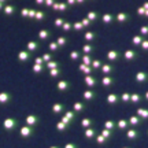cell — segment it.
<instances>
[{
	"label": "cell",
	"mask_w": 148,
	"mask_h": 148,
	"mask_svg": "<svg viewBox=\"0 0 148 148\" xmlns=\"http://www.w3.org/2000/svg\"><path fill=\"white\" fill-rule=\"evenodd\" d=\"M4 11L7 14H11V12H14V7H12V5H7V8H5Z\"/></svg>",
	"instance_id": "17"
},
{
	"label": "cell",
	"mask_w": 148,
	"mask_h": 148,
	"mask_svg": "<svg viewBox=\"0 0 148 148\" xmlns=\"http://www.w3.org/2000/svg\"><path fill=\"white\" fill-rule=\"evenodd\" d=\"M38 36H40V38H42V40H44V38H47V37L49 36V33H48L47 30H41V32H40V34H38Z\"/></svg>",
	"instance_id": "10"
},
{
	"label": "cell",
	"mask_w": 148,
	"mask_h": 148,
	"mask_svg": "<svg viewBox=\"0 0 148 148\" xmlns=\"http://www.w3.org/2000/svg\"><path fill=\"white\" fill-rule=\"evenodd\" d=\"M90 51H92V47H90V45H85L84 47V52H90Z\"/></svg>",
	"instance_id": "21"
},
{
	"label": "cell",
	"mask_w": 148,
	"mask_h": 148,
	"mask_svg": "<svg viewBox=\"0 0 148 148\" xmlns=\"http://www.w3.org/2000/svg\"><path fill=\"white\" fill-rule=\"evenodd\" d=\"M93 134H95V132H93V129H88V130H86V132H85V136H86V137H93Z\"/></svg>",
	"instance_id": "11"
},
{
	"label": "cell",
	"mask_w": 148,
	"mask_h": 148,
	"mask_svg": "<svg viewBox=\"0 0 148 148\" xmlns=\"http://www.w3.org/2000/svg\"><path fill=\"white\" fill-rule=\"evenodd\" d=\"M41 70H42V67L40 64H34V66H33V71H34V73H40Z\"/></svg>",
	"instance_id": "14"
},
{
	"label": "cell",
	"mask_w": 148,
	"mask_h": 148,
	"mask_svg": "<svg viewBox=\"0 0 148 148\" xmlns=\"http://www.w3.org/2000/svg\"><path fill=\"white\" fill-rule=\"evenodd\" d=\"M64 148H77V147H75L74 144H67V145H66Z\"/></svg>",
	"instance_id": "28"
},
{
	"label": "cell",
	"mask_w": 148,
	"mask_h": 148,
	"mask_svg": "<svg viewBox=\"0 0 148 148\" xmlns=\"http://www.w3.org/2000/svg\"><path fill=\"white\" fill-rule=\"evenodd\" d=\"M41 58H42V60L45 62V60H49V59H51V55H49V53H47V55H42Z\"/></svg>",
	"instance_id": "22"
},
{
	"label": "cell",
	"mask_w": 148,
	"mask_h": 148,
	"mask_svg": "<svg viewBox=\"0 0 148 148\" xmlns=\"http://www.w3.org/2000/svg\"><path fill=\"white\" fill-rule=\"evenodd\" d=\"M74 108H75L77 111L82 110V108H84V104H81V103H75V104H74Z\"/></svg>",
	"instance_id": "16"
},
{
	"label": "cell",
	"mask_w": 148,
	"mask_h": 148,
	"mask_svg": "<svg viewBox=\"0 0 148 148\" xmlns=\"http://www.w3.org/2000/svg\"><path fill=\"white\" fill-rule=\"evenodd\" d=\"M85 38H86V40H90V38H93V34H92V33H86Z\"/></svg>",
	"instance_id": "27"
},
{
	"label": "cell",
	"mask_w": 148,
	"mask_h": 148,
	"mask_svg": "<svg viewBox=\"0 0 148 148\" xmlns=\"http://www.w3.org/2000/svg\"><path fill=\"white\" fill-rule=\"evenodd\" d=\"M63 44H66V38H64V37H60L58 40V45H63Z\"/></svg>",
	"instance_id": "19"
},
{
	"label": "cell",
	"mask_w": 148,
	"mask_h": 148,
	"mask_svg": "<svg viewBox=\"0 0 148 148\" xmlns=\"http://www.w3.org/2000/svg\"><path fill=\"white\" fill-rule=\"evenodd\" d=\"M63 110V106H62V104H55V106H53V111H55V112H59V111H62Z\"/></svg>",
	"instance_id": "13"
},
{
	"label": "cell",
	"mask_w": 148,
	"mask_h": 148,
	"mask_svg": "<svg viewBox=\"0 0 148 148\" xmlns=\"http://www.w3.org/2000/svg\"><path fill=\"white\" fill-rule=\"evenodd\" d=\"M37 122H38V118L36 115H29L26 116V123L29 126H33V125H36Z\"/></svg>",
	"instance_id": "5"
},
{
	"label": "cell",
	"mask_w": 148,
	"mask_h": 148,
	"mask_svg": "<svg viewBox=\"0 0 148 148\" xmlns=\"http://www.w3.org/2000/svg\"><path fill=\"white\" fill-rule=\"evenodd\" d=\"M69 125V123H67ZM58 129L59 130H64L66 129V122H60V123H58Z\"/></svg>",
	"instance_id": "15"
},
{
	"label": "cell",
	"mask_w": 148,
	"mask_h": 148,
	"mask_svg": "<svg viewBox=\"0 0 148 148\" xmlns=\"http://www.w3.org/2000/svg\"><path fill=\"white\" fill-rule=\"evenodd\" d=\"M84 96L86 99H92V97H93V93H92V92H85Z\"/></svg>",
	"instance_id": "20"
},
{
	"label": "cell",
	"mask_w": 148,
	"mask_h": 148,
	"mask_svg": "<svg viewBox=\"0 0 148 148\" xmlns=\"http://www.w3.org/2000/svg\"><path fill=\"white\" fill-rule=\"evenodd\" d=\"M47 67H48V69H55V67L58 69V62H55V60H51V62L47 64Z\"/></svg>",
	"instance_id": "8"
},
{
	"label": "cell",
	"mask_w": 148,
	"mask_h": 148,
	"mask_svg": "<svg viewBox=\"0 0 148 148\" xmlns=\"http://www.w3.org/2000/svg\"><path fill=\"white\" fill-rule=\"evenodd\" d=\"M88 125H90V121H88V119H84V121H82V126H88Z\"/></svg>",
	"instance_id": "25"
},
{
	"label": "cell",
	"mask_w": 148,
	"mask_h": 148,
	"mask_svg": "<svg viewBox=\"0 0 148 148\" xmlns=\"http://www.w3.org/2000/svg\"><path fill=\"white\" fill-rule=\"evenodd\" d=\"M29 58H30V52L29 51H21L18 53V60L19 62H26Z\"/></svg>",
	"instance_id": "3"
},
{
	"label": "cell",
	"mask_w": 148,
	"mask_h": 148,
	"mask_svg": "<svg viewBox=\"0 0 148 148\" xmlns=\"http://www.w3.org/2000/svg\"><path fill=\"white\" fill-rule=\"evenodd\" d=\"M10 100H11L10 93H5V92L0 93V103H1V104H5V103H8Z\"/></svg>",
	"instance_id": "4"
},
{
	"label": "cell",
	"mask_w": 148,
	"mask_h": 148,
	"mask_svg": "<svg viewBox=\"0 0 148 148\" xmlns=\"http://www.w3.org/2000/svg\"><path fill=\"white\" fill-rule=\"evenodd\" d=\"M82 60H84L85 64H89V63H90V59L88 58V56H84V59H82Z\"/></svg>",
	"instance_id": "23"
},
{
	"label": "cell",
	"mask_w": 148,
	"mask_h": 148,
	"mask_svg": "<svg viewBox=\"0 0 148 148\" xmlns=\"http://www.w3.org/2000/svg\"><path fill=\"white\" fill-rule=\"evenodd\" d=\"M42 63H44L42 58H37V59H36V64H42Z\"/></svg>",
	"instance_id": "24"
},
{
	"label": "cell",
	"mask_w": 148,
	"mask_h": 148,
	"mask_svg": "<svg viewBox=\"0 0 148 148\" xmlns=\"http://www.w3.org/2000/svg\"><path fill=\"white\" fill-rule=\"evenodd\" d=\"M59 74H60V71H59L58 69H52V70H51V75H52V77H55V75H59Z\"/></svg>",
	"instance_id": "18"
},
{
	"label": "cell",
	"mask_w": 148,
	"mask_h": 148,
	"mask_svg": "<svg viewBox=\"0 0 148 148\" xmlns=\"http://www.w3.org/2000/svg\"><path fill=\"white\" fill-rule=\"evenodd\" d=\"M59 48V45H58V42H51V44H49V49H51V51H56V49H58Z\"/></svg>",
	"instance_id": "9"
},
{
	"label": "cell",
	"mask_w": 148,
	"mask_h": 148,
	"mask_svg": "<svg viewBox=\"0 0 148 148\" xmlns=\"http://www.w3.org/2000/svg\"><path fill=\"white\" fill-rule=\"evenodd\" d=\"M37 48H38V44H37L36 41H30L29 44H27V51H29V52H32V51H36Z\"/></svg>",
	"instance_id": "6"
},
{
	"label": "cell",
	"mask_w": 148,
	"mask_h": 148,
	"mask_svg": "<svg viewBox=\"0 0 148 148\" xmlns=\"http://www.w3.org/2000/svg\"><path fill=\"white\" fill-rule=\"evenodd\" d=\"M51 148H58V147H51Z\"/></svg>",
	"instance_id": "29"
},
{
	"label": "cell",
	"mask_w": 148,
	"mask_h": 148,
	"mask_svg": "<svg viewBox=\"0 0 148 148\" xmlns=\"http://www.w3.org/2000/svg\"><path fill=\"white\" fill-rule=\"evenodd\" d=\"M0 8H1V4H0Z\"/></svg>",
	"instance_id": "30"
},
{
	"label": "cell",
	"mask_w": 148,
	"mask_h": 148,
	"mask_svg": "<svg viewBox=\"0 0 148 148\" xmlns=\"http://www.w3.org/2000/svg\"><path fill=\"white\" fill-rule=\"evenodd\" d=\"M3 127L5 130H14L16 127V121L14 118H5L3 121Z\"/></svg>",
	"instance_id": "1"
},
{
	"label": "cell",
	"mask_w": 148,
	"mask_h": 148,
	"mask_svg": "<svg viewBox=\"0 0 148 148\" xmlns=\"http://www.w3.org/2000/svg\"><path fill=\"white\" fill-rule=\"evenodd\" d=\"M69 82H66V81H62V82H59L58 84V89H66V88H69Z\"/></svg>",
	"instance_id": "7"
},
{
	"label": "cell",
	"mask_w": 148,
	"mask_h": 148,
	"mask_svg": "<svg viewBox=\"0 0 148 148\" xmlns=\"http://www.w3.org/2000/svg\"><path fill=\"white\" fill-rule=\"evenodd\" d=\"M21 136L22 137H29V136H32L33 134V127L32 126H25L21 129Z\"/></svg>",
	"instance_id": "2"
},
{
	"label": "cell",
	"mask_w": 148,
	"mask_h": 148,
	"mask_svg": "<svg viewBox=\"0 0 148 148\" xmlns=\"http://www.w3.org/2000/svg\"><path fill=\"white\" fill-rule=\"evenodd\" d=\"M86 85H89V86H92V85H95V79L93 78H90V77H86Z\"/></svg>",
	"instance_id": "12"
},
{
	"label": "cell",
	"mask_w": 148,
	"mask_h": 148,
	"mask_svg": "<svg viewBox=\"0 0 148 148\" xmlns=\"http://www.w3.org/2000/svg\"><path fill=\"white\" fill-rule=\"evenodd\" d=\"M78 56H79L78 52H73V53H71V59H77Z\"/></svg>",
	"instance_id": "26"
}]
</instances>
